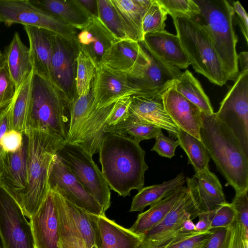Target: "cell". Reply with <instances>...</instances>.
<instances>
[{"label": "cell", "mask_w": 248, "mask_h": 248, "mask_svg": "<svg viewBox=\"0 0 248 248\" xmlns=\"http://www.w3.org/2000/svg\"><path fill=\"white\" fill-rule=\"evenodd\" d=\"M98 152L101 171L109 188L125 197L132 190L143 187L148 167L140 143L128 137L106 133Z\"/></svg>", "instance_id": "cell-1"}, {"label": "cell", "mask_w": 248, "mask_h": 248, "mask_svg": "<svg viewBox=\"0 0 248 248\" xmlns=\"http://www.w3.org/2000/svg\"><path fill=\"white\" fill-rule=\"evenodd\" d=\"M202 119L201 140L217 170L235 193L248 190V155L239 141L215 112Z\"/></svg>", "instance_id": "cell-2"}, {"label": "cell", "mask_w": 248, "mask_h": 248, "mask_svg": "<svg viewBox=\"0 0 248 248\" xmlns=\"http://www.w3.org/2000/svg\"><path fill=\"white\" fill-rule=\"evenodd\" d=\"M23 134L26 145L28 186L20 206L26 217L30 219L48 193L52 163L57 151L66 141L41 130H27Z\"/></svg>", "instance_id": "cell-3"}, {"label": "cell", "mask_w": 248, "mask_h": 248, "mask_svg": "<svg viewBox=\"0 0 248 248\" xmlns=\"http://www.w3.org/2000/svg\"><path fill=\"white\" fill-rule=\"evenodd\" d=\"M70 105L65 95L52 82L33 72L25 130L44 131L66 141Z\"/></svg>", "instance_id": "cell-4"}, {"label": "cell", "mask_w": 248, "mask_h": 248, "mask_svg": "<svg viewBox=\"0 0 248 248\" xmlns=\"http://www.w3.org/2000/svg\"><path fill=\"white\" fill-rule=\"evenodd\" d=\"M172 19L176 35L193 69L212 83L224 85L229 80L205 25L184 16Z\"/></svg>", "instance_id": "cell-5"}, {"label": "cell", "mask_w": 248, "mask_h": 248, "mask_svg": "<svg viewBox=\"0 0 248 248\" xmlns=\"http://www.w3.org/2000/svg\"><path fill=\"white\" fill-rule=\"evenodd\" d=\"M215 49L221 62L228 80H235L238 74V42L233 26L234 12L226 0H194Z\"/></svg>", "instance_id": "cell-6"}, {"label": "cell", "mask_w": 248, "mask_h": 248, "mask_svg": "<svg viewBox=\"0 0 248 248\" xmlns=\"http://www.w3.org/2000/svg\"><path fill=\"white\" fill-rule=\"evenodd\" d=\"M56 155L96 200L105 213L111 203L110 188L92 155L80 145L66 141Z\"/></svg>", "instance_id": "cell-7"}, {"label": "cell", "mask_w": 248, "mask_h": 248, "mask_svg": "<svg viewBox=\"0 0 248 248\" xmlns=\"http://www.w3.org/2000/svg\"><path fill=\"white\" fill-rule=\"evenodd\" d=\"M186 187L164 218L142 235L138 248H166L196 232H185L182 229L186 219H194L200 213L191 191Z\"/></svg>", "instance_id": "cell-8"}, {"label": "cell", "mask_w": 248, "mask_h": 248, "mask_svg": "<svg viewBox=\"0 0 248 248\" xmlns=\"http://www.w3.org/2000/svg\"><path fill=\"white\" fill-rule=\"evenodd\" d=\"M0 22L7 26L20 24L42 28L71 40L75 39L78 32L30 0H0Z\"/></svg>", "instance_id": "cell-9"}, {"label": "cell", "mask_w": 248, "mask_h": 248, "mask_svg": "<svg viewBox=\"0 0 248 248\" xmlns=\"http://www.w3.org/2000/svg\"><path fill=\"white\" fill-rule=\"evenodd\" d=\"M139 43L142 52L133 66L125 73L137 90L136 94H162L182 72L161 62Z\"/></svg>", "instance_id": "cell-10"}, {"label": "cell", "mask_w": 248, "mask_h": 248, "mask_svg": "<svg viewBox=\"0 0 248 248\" xmlns=\"http://www.w3.org/2000/svg\"><path fill=\"white\" fill-rule=\"evenodd\" d=\"M215 114L238 140L248 155V71L239 72Z\"/></svg>", "instance_id": "cell-11"}, {"label": "cell", "mask_w": 248, "mask_h": 248, "mask_svg": "<svg viewBox=\"0 0 248 248\" xmlns=\"http://www.w3.org/2000/svg\"><path fill=\"white\" fill-rule=\"evenodd\" d=\"M1 248H35L30 222L14 198L0 185Z\"/></svg>", "instance_id": "cell-12"}, {"label": "cell", "mask_w": 248, "mask_h": 248, "mask_svg": "<svg viewBox=\"0 0 248 248\" xmlns=\"http://www.w3.org/2000/svg\"><path fill=\"white\" fill-rule=\"evenodd\" d=\"M80 50L76 39L54 33L51 63V80L71 104L78 97L76 78Z\"/></svg>", "instance_id": "cell-13"}, {"label": "cell", "mask_w": 248, "mask_h": 248, "mask_svg": "<svg viewBox=\"0 0 248 248\" xmlns=\"http://www.w3.org/2000/svg\"><path fill=\"white\" fill-rule=\"evenodd\" d=\"M48 183L49 190L57 191L78 207L94 215H105L100 204L56 154L50 167Z\"/></svg>", "instance_id": "cell-14"}, {"label": "cell", "mask_w": 248, "mask_h": 248, "mask_svg": "<svg viewBox=\"0 0 248 248\" xmlns=\"http://www.w3.org/2000/svg\"><path fill=\"white\" fill-rule=\"evenodd\" d=\"M104 119L96 108L92 88L86 95L78 96L70 104L66 141L80 145L100 132Z\"/></svg>", "instance_id": "cell-15"}, {"label": "cell", "mask_w": 248, "mask_h": 248, "mask_svg": "<svg viewBox=\"0 0 248 248\" xmlns=\"http://www.w3.org/2000/svg\"><path fill=\"white\" fill-rule=\"evenodd\" d=\"M29 222L35 248H62L58 208L52 190Z\"/></svg>", "instance_id": "cell-16"}, {"label": "cell", "mask_w": 248, "mask_h": 248, "mask_svg": "<svg viewBox=\"0 0 248 248\" xmlns=\"http://www.w3.org/2000/svg\"><path fill=\"white\" fill-rule=\"evenodd\" d=\"M162 94L131 95L128 117L152 124L167 131L171 138H177L179 128L165 110Z\"/></svg>", "instance_id": "cell-17"}, {"label": "cell", "mask_w": 248, "mask_h": 248, "mask_svg": "<svg viewBox=\"0 0 248 248\" xmlns=\"http://www.w3.org/2000/svg\"><path fill=\"white\" fill-rule=\"evenodd\" d=\"M0 185L21 205L28 186L26 145L23 134L21 146L7 152L0 165Z\"/></svg>", "instance_id": "cell-18"}, {"label": "cell", "mask_w": 248, "mask_h": 248, "mask_svg": "<svg viewBox=\"0 0 248 248\" xmlns=\"http://www.w3.org/2000/svg\"><path fill=\"white\" fill-rule=\"evenodd\" d=\"M92 89L96 108L106 107L122 97L137 93L125 73L101 67L96 69Z\"/></svg>", "instance_id": "cell-19"}, {"label": "cell", "mask_w": 248, "mask_h": 248, "mask_svg": "<svg viewBox=\"0 0 248 248\" xmlns=\"http://www.w3.org/2000/svg\"><path fill=\"white\" fill-rule=\"evenodd\" d=\"M165 110L175 124L199 140L202 112L172 85L162 94Z\"/></svg>", "instance_id": "cell-20"}, {"label": "cell", "mask_w": 248, "mask_h": 248, "mask_svg": "<svg viewBox=\"0 0 248 248\" xmlns=\"http://www.w3.org/2000/svg\"><path fill=\"white\" fill-rule=\"evenodd\" d=\"M140 42L154 57L168 66L180 70L190 65L177 35L165 30L147 33Z\"/></svg>", "instance_id": "cell-21"}, {"label": "cell", "mask_w": 248, "mask_h": 248, "mask_svg": "<svg viewBox=\"0 0 248 248\" xmlns=\"http://www.w3.org/2000/svg\"><path fill=\"white\" fill-rule=\"evenodd\" d=\"M75 39L80 51L91 60L96 69L100 66L107 51L118 41L98 18L93 17L78 30Z\"/></svg>", "instance_id": "cell-22"}, {"label": "cell", "mask_w": 248, "mask_h": 248, "mask_svg": "<svg viewBox=\"0 0 248 248\" xmlns=\"http://www.w3.org/2000/svg\"><path fill=\"white\" fill-rule=\"evenodd\" d=\"M95 234L97 248H138L142 236L108 218L105 215L88 212Z\"/></svg>", "instance_id": "cell-23"}, {"label": "cell", "mask_w": 248, "mask_h": 248, "mask_svg": "<svg viewBox=\"0 0 248 248\" xmlns=\"http://www.w3.org/2000/svg\"><path fill=\"white\" fill-rule=\"evenodd\" d=\"M186 180L200 212L212 211L227 202L218 179L209 169Z\"/></svg>", "instance_id": "cell-24"}, {"label": "cell", "mask_w": 248, "mask_h": 248, "mask_svg": "<svg viewBox=\"0 0 248 248\" xmlns=\"http://www.w3.org/2000/svg\"><path fill=\"white\" fill-rule=\"evenodd\" d=\"M24 29L29 41L33 72L50 80L53 38L55 33L30 26H24Z\"/></svg>", "instance_id": "cell-25"}, {"label": "cell", "mask_w": 248, "mask_h": 248, "mask_svg": "<svg viewBox=\"0 0 248 248\" xmlns=\"http://www.w3.org/2000/svg\"><path fill=\"white\" fill-rule=\"evenodd\" d=\"M14 81L16 91L33 72L29 48L16 32L4 50L3 62Z\"/></svg>", "instance_id": "cell-26"}, {"label": "cell", "mask_w": 248, "mask_h": 248, "mask_svg": "<svg viewBox=\"0 0 248 248\" xmlns=\"http://www.w3.org/2000/svg\"><path fill=\"white\" fill-rule=\"evenodd\" d=\"M122 22L126 38L143 40V16L152 0H111Z\"/></svg>", "instance_id": "cell-27"}, {"label": "cell", "mask_w": 248, "mask_h": 248, "mask_svg": "<svg viewBox=\"0 0 248 248\" xmlns=\"http://www.w3.org/2000/svg\"><path fill=\"white\" fill-rule=\"evenodd\" d=\"M34 5L78 30L83 29L91 17L78 0H30Z\"/></svg>", "instance_id": "cell-28"}, {"label": "cell", "mask_w": 248, "mask_h": 248, "mask_svg": "<svg viewBox=\"0 0 248 248\" xmlns=\"http://www.w3.org/2000/svg\"><path fill=\"white\" fill-rule=\"evenodd\" d=\"M142 50L139 42L128 39L117 41L105 53L99 67L126 72L133 66Z\"/></svg>", "instance_id": "cell-29"}, {"label": "cell", "mask_w": 248, "mask_h": 248, "mask_svg": "<svg viewBox=\"0 0 248 248\" xmlns=\"http://www.w3.org/2000/svg\"><path fill=\"white\" fill-rule=\"evenodd\" d=\"M186 189L185 186L180 187L169 196L150 206L147 210L139 214L135 223L129 229L130 231L142 236L164 218Z\"/></svg>", "instance_id": "cell-30"}, {"label": "cell", "mask_w": 248, "mask_h": 248, "mask_svg": "<svg viewBox=\"0 0 248 248\" xmlns=\"http://www.w3.org/2000/svg\"><path fill=\"white\" fill-rule=\"evenodd\" d=\"M186 182L183 173L174 178L160 184L143 187L133 198L130 212H143L148 206H151L169 196Z\"/></svg>", "instance_id": "cell-31"}, {"label": "cell", "mask_w": 248, "mask_h": 248, "mask_svg": "<svg viewBox=\"0 0 248 248\" xmlns=\"http://www.w3.org/2000/svg\"><path fill=\"white\" fill-rule=\"evenodd\" d=\"M174 88L185 98L194 104L206 115L213 114V108L199 81L186 70L174 81Z\"/></svg>", "instance_id": "cell-32"}, {"label": "cell", "mask_w": 248, "mask_h": 248, "mask_svg": "<svg viewBox=\"0 0 248 248\" xmlns=\"http://www.w3.org/2000/svg\"><path fill=\"white\" fill-rule=\"evenodd\" d=\"M33 72L16 91L11 112L10 130L23 133L25 130L31 99Z\"/></svg>", "instance_id": "cell-33"}, {"label": "cell", "mask_w": 248, "mask_h": 248, "mask_svg": "<svg viewBox=\"0 0 248 248\" xmlns=\"http://www.w3.org/2000/svg\"><path fill=\"white\" fill-rule=\"evenodd\" d=\"M179 146L188 157V163L192 165L195 173L209 169L210 157L201 140L179 128L177 135Z\"/></svg>", "instance_id": "cell-34"}, {"label": "cell", "mask_w": 248, "mask_h": 248, "mask_svg": "<svg viewBox=\"0 0 248 248\" xmlns=\"http://www.w3.org/2000/svg\"><path fill=\"white\" fill-rule=\"evenodd\" d=\"M53 192L59 214L62 248H88L68 215L62 195Z\"/></svg>", "instance_id": "cell-35"}, {"label": "cell", "mask_w": 248, "mask_h": 248, "mask_svg": "<svg viewBox=\"0 0 248 248\" xmlns=\"http://www.w3.org/2000/svg\"><path fill=\"white\" fill-rule=\"evenodd\" d=\"M161 129L152 124L134 120L127 117L116 124L107 126L105 133L128 137L140 143L143 140L155 139Z\"/></svg>", "instance_id": "cell-36"}, {"label": "cell", "mask_w": 248, "mask_h": 248, "mask_svg": "<svg viewBox=\"0 0 248 248\" xmlns=\"http://www.w3.org/2000/svg\"><path fill=\"white\" fill-rule=\"evenodd\" d=\"M62 197L68 215L88 248H97L94 229L88 212Z\"/></svg>", "instance_id": "cell-37"}, {"label": "cell", "mask_w": 248, "mask_h": 248, "mask_svg": "<svg viewBox=\"0 0 248 248\" xmlns=\"http://www.w3.org/2000/svg\"><path fill=\"white\" fill-rule=\"evenodd\" d=\"M98 18L119 41L127 39L118 13L111 0H97Z\"/></svg>", "instance_id": "cell-38"}, {"label": "cell", "mask_w": 248, "mask_h": 248, "mask_svg": "<svg viewBox=\"0 0 248 248\" xmlns=\"http://www.w3.org/2000/svg\"><path fill=\"white\" fill-rule=\"evenodd\" d=\"M95 70L91 60L80 51L77 59L76 78L78 96L86 95L90 91Z\"/></svg>", "instance_id": "cell-39"}, {"label": "cell", "mask_w": 248, "mask_h": 248, "mask_svg": "<svg viewBox=\"0 0 248 248\" xmlns=\"http://www.w3.org/2000/svg\"><path fill=\"white\" fill-rule=\"evenodd\" d=\"M167 15L168 13L157 0H152L143 18L142 29L144 35L147 33L165 31Z\"/></svg>", "instance_id": "cell-40"}, {"label": "cell", "mask_w": 248, "mask_h": 248, "mask_svg": "<svg viewBox=\"0 0 248 248\" xmlns=\"http://www.w3.org/2000/svg\"><path fill=\"white\" fill-rule=\"evenodd\" d=\"M165 11L173 18L184 16L190 18L200 15L199 6L194 0H157Z\"/></svg>", "instance_id": "cell-41"}, {"label": "cell", "mask_w": 248, "mask_h": 248, "mask_svg": "<svg viewBox=\"0 0 248 248\" xmlns=\"http://www.w3.org/2000/svg\"><path fill=\"white\" fill-rule=\"evenodd\" d=\"M210 230L227 228L236 219V213L231 204L227 202L215 210L207 212Z\"/></svg>", "instance_id": "cell-42"}, {"label": "cell", "mask_w": 248, "mask_h": 248, "mask_svg": "<svg viewBox=\"0 0 248 248\" xmlns=\"http://www.w3.org/2000/svg\"><path fill=\"white\" fill-rule=\"evenodd\" d=\"M231 204L236 213V219L241 225L244 239L248 241V190L235 193Z\"/></svg>", "instance_id": "cell-43"}, {"label": "cell", "mask_w": 248, "mask_h": 248, "mask_svg": "<svg viewBox=\"0 0 248 248\" xmlns=\"http://www.w3.org/2000/svg\"><path fill=\"white\" fill-rule=\"evenodd\" d=\"M16 92L15 84L5 65L0 66V110L8 106Z\"/></svg>", "instance_id": "cell-44"}, {"label": "cell", "mask_w": 248, "mask_h": 248, "mask_svg": "<svg viewBox=\"0 0 248 248\" xmlns=\"http://www.w3.org/2000/svg\"><path fill=\"white\" fill-rule=\"evenodd\" d=\"M155 139V142L151 151H155L159 155L169 158L175 155V150L179 145L177 140L165 136L162 129L158 131Z\"/></svg>", "instance_id": "cell-45"}, {"label": "cell", "mask_w": 248, "mask_h": 248, "mask_svg": "<svg viewBox=\"0 0 248 248\" xmlns=\"http://www.w3.org/2000/svg\"><path fill=\"white\" fill-rule=\"evenodd\" d=\"M211 231L204 232H195L184 239L175 242L166 248H203Z\"/></svg>", "instance_id": "cell-46"}, {"label": "cell", "mask_w": 248, "mask_h": 248, "mask_svg": "<svg viewBox=\"0 0 248 248\" xmlns=\"http://www.w3.org/2000/svg\"><path fill=\"white\" fill-rule=\"evenodd\" d=\"M131 101V95L124 96L118 99L107 120V126L113 125L128 117Z\"/></svg>", "instance_id": "cell-47"}, {"label": "cell", "mask_w": 248, "mask_h": 248, "mask_svg": "<svg viewBox=\"0 0 248 248\" xmlns=\"http://www.w3.org/2000/svg\"><path fill=\"white\" fill-rule=\"evenodd\" d=\"M14 98L15 97L8 106L0 110V165L6 153L3 147V140L6 134L10 130V116Z\"/></svg>", "instance_id": "cell-48"}, {"label": "cell", "mask_w": 248, "mask_h": 248, "mask_svg": "<svg viewBox=\"0 0 248 248\" xmlns=\"http://www.w3.org/2000/svg\"><path fill=\"white\" fill-rule=\"evenodd\" d=\"M210 230L211 233L203 248H227L229 237V227Z\"/></svg>", "instance_id": "cell-49"}, {"label": "cell", "mask_w": 248, "mask_h": 248, "mask_svg": "<svg viewBox=\"0 0 248 248\" xmlns=\"http://www.w3.org/2000/svg\"><path fill=\"white\" fill-rule=\"evenodd\" d=\"M229 237L227 248H244L242 229L236 219L229 227Z\"/></svg>", "instance_id": "cell-50"}, {"label": "cell", "mask_w": 248, "mask_h": 248, "mask_svg": "<svg viewBox=\"0 0 248 248\" xmlns=\"http://www.w3.org/2000/svg\"><path fill=\"white\" fill-rule=\"evenodd\" d=\"M23 142V133L13 130L9 131L3 140V147L7 152H15L21 146Z\"/></svg>", "instance_id": "cell-51"}, {"label": "cell", "mask_w": 248, "mask_h": 248, "mask_svg": "<svg viewBox=\"0 0 248 248\" xmlns=\"http://www.w3.org/2000/svg\"><path fill=\"white\" fill-rule=\"evenodd\" d=\"M233 8L237 15V20L246 42H248V17L244 8L239 1L233 2Z\"/></svg>", "instance_id": "cell-52"}, {"label": "cell", "mask_w": 248, "mask_h": 248, "mask_svg": "<svg viewBox=\"0 0 248 248\" xmlns=\"http://www.w3.org/2000/svg\"><path fill=\"white\" fill-rule=\"evenodd\" d=\"M78 1L92 18H98L97 0H78Z\"/></svg>", "instance_id": "cell-53"}, {"label": "cell", "mask_w": 248, "mask_h": 248, "mask_svg": "<svg viewBox=\"0 0 248 248\" xmlns=\"http://www.w3.org/2000/svg\"><path fill=\"white\" fill-rule=\"evenodd\" d=\"M198 217H199V220L195 224V231L204 232L210 230L207 212H200Z\"/></svg>", "instance_id": "cell-54"}, {"label": "cell", "mask_w": 248, "mask_h": 248, "mask_svg": "<svg viewBox=\"0 0 248 248\" xmlns=\"http://www.w3.org/2000/svg\"><path fill=\"white\" fill-rule=\"evenodd\" d=\"M240 62L241 71H248V53L242 51L238 55V62Z\"/></svg>", "instance_id": "cell-55"}, {"label": "cell", "mask_w": 248, "mask_h": 248, "mask_svg": "<svg viewBox=\"0 0 248 248\" xmlns=\"http://www.w3.org/2000/svg\"><path fill=\"white\" fill-rule=\"evenodd\" d=\"M193 218L188 217L184 221L182 227L184 231L188 232L195 231V224L193 223Z\"/></svg>", "instance_id": "cell-56"}, {"label": "cell", "mask_w": 248, "mask_h": 248, "mask_svg": "<svg viewBox=\"0 0 248 248\" xmlns=\"http://www.w3.org/2000/svg\"><path fill=\"white\" fill-rule=\"evenodd\" d=\"M1 58H2V55H1V52L0 51V66L1 65L0 64V61H1Z\"/></svg>", "instance_id": "cell-57"}, {"label": "cell", "mask_w": 248, "mask_h": 248, "mask_svg": "<svg viewBox=\"0 0 248 248\" xmlns=\"http://www.w3.org/2000/svg\"><path fill=\"white\" fill-rule=\"evenodd\" d=\"M0 248H1V244H0Z\"/></svg>", "instance_id": "cell-58"}]
</instances>
